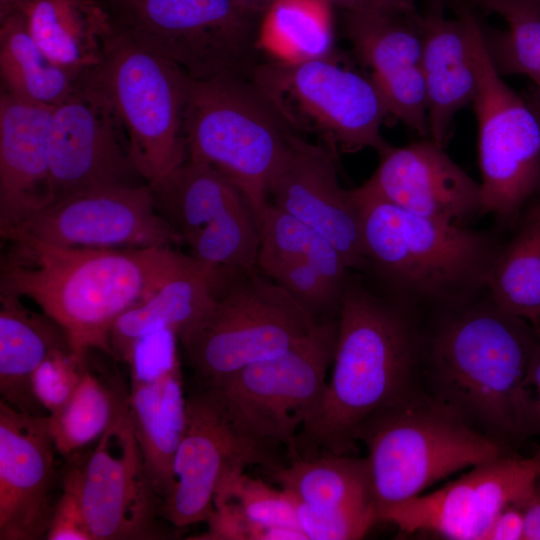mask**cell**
<instances>
[{
	"label": "cell",
	"instance_id": "obj_17",
	"mask_svg": "<svg viewBox=\"0 0 540 540\" xmlns=\"http://www.w3.org/2000/svg\"><path fill=\"white\" fill-rule=\"evenodd\" d=\"M540 478V447L532 456L512 452L472 467L438 490L418 495L379 515L404 533L425 531L445 539L485 540L496 516L520 505Z\"/></svg>",
	"mask_w": 540,
	"mask_h": 540
},
{
	"label": "cell",
	"instance_id": "obj_21",
	"mask_svg": "<svg viewBox=\"0 0 540 540\" xmlns=\"http://www.w3.org/2000/svg\"><path fill=\"white\" fill-rule=\"evenodd\" d=\"M342 12L345 36L389 114L429 137L419 15Z\"/></svg>",
	"mask_w": 540,
	"mask_h": 540
},
{
	"label": "cell",
	"instance_id": "obj_26",
	"mask_svg": "<svg viewBox=\"0 0 540 540\" xmlns=\"http://www.w3.org/2000/svg\"><path fill=\"white\" fill-rule=\"evenodd\" d=\"M23 11L43 52L79 78L101 64L117 32L94 0H29Z\"/></svg>",
	"mask_w": 540,
	"mask_h": 540
},
{
	"label": "cell",
	"instance_id": "obj_29",
	"mask_svg": "<svg viewBox=\"0 0 540 540\" xmlns=\"http://www.w3.org/2000/svg\"><path fill=\"white\" fill-rule=\"evenodd\" d=\"M268 472L296 501L312 508L331 510L374 503L366 457L330 452L292 454L289 464Z\"/></svg>",
	"mask_w": 540,
	"mask_h": 540
},
{
	"label": "cell",
	"instance_id": "obj_49",
	"mask_svg": "<svg viewBox=\"0 0 540 540\" xmlns=\"http://www.w3.org/2000/svg\"><path fill=\"white\" fill-rule=\"evenodd\" d=\"M525 98L533 107L540 119V94L535 89H533L527 96H525Z\"/></svg>",
	"mask_w": 540,
	"mask_h": 540
},
{
	"label": "cell",
	"instance_id": "obj_37",
	"mask_svg": "<svg viewBox=\"0 0 540 540\" xmlns=\"http://www.w3.org/2000/svg\"><path fill=\"white\" fill-rule=\"evenodd\" d=\"M504 31L484 29L491 59L502 76L524 75L540 94V16L509 21Z\"/></svg>",
	"mask_w": 540,
	"mask_h": 540
},
{
	"label": "cell",
	"instance_id": "obj_34",
	"mask_svg": "<svg viewBox=\"0 0 540 540\" xmlns=\"http://www.w3.org/2000/svg\"><path fill=\"white\" fill-rule=\"evenodd\" d=\"M258 223L260 247L257 257L305 261L334 286L344 289L351 270L339 251L323 235L270 202L262 211Z\"/></svg>",
	"mask_w": 540,
	"mask_h": 540
},
{
	"label": "cell",
	"instance_id": "obj_48",
	"mask_svg": "<svg viewBox=\"0 0 540 540\" xmlns=\"http://www.w3.org/2000/svg\"><path fill=\"white\" fill-rule=\"evenodd\" d=\"M239 4L258 11L260 13H265L268 8L275 3L277 0H235Z\"/></svg>",
	"mask_w": 540,
	"mask_h": 540
},
{
	"label": "cell",
	"instance_id": "obj_35",
	"mask_svg": "<svg viewBox=\"0 0 540 540\" xmlns=\"http://www.w3.org/2000/svg\"><path fill=\"white\" fill-rule=\"evenodd\" d=\"M190 256L215 268L257 266L260 229L249 203L242 199L188 244Z\"/></svg>",
	"mask_w": 540,
	"mask_h": 540
},
{
	"label": "cell",
	"instance_id": "obj_2",
	"mask_svg": "<svg viewBox=\"0 0 540 540\" xmlns=\"http://www.w3.org/2000/svg\"><path fill=\"white\" fill-rule=\"evenodd\" d=\"M337 322L331 376L290 452L352 454L362 422L418 387L423 327L415 309L351 271Z\"/></svg>",
	"mask_w": 540,
	"mask_h": 540
},
{
	"label": "cell",
	"instance_id": "obj_41",
	"mask_svg": "<svg viewBox=\"0 0 540 540\" xmlns=\"http://www.w3.org/2000/svg\"><path fill=\"white\" fill-rule=\"evenodd\" d=\"M45 539L93 540L77 492L65 474Z\"/></svg>",
	"mask_w": 540,
	"mask_h": 540
},
{
	"label": "cell",
	"instance_id": "obj_31",
	"mask_svg": "<svg viewBox=\"0 0 540 540\" xmlns=\"http://www.w3.org/2000/svg\"><path fill=\"white\" fill-rule=\"evenodd\" d=\"M486 289L501 310L540 324V205L526 215L514 238L500 247Z\"/></svg>",
	"mask_w": 540,
	"mask_h": 540
},
{
	"label": "cell",
	"instance_id": "obj_33",
	"mask_svg": "<svg viewBox=\"0 0 540 540\" xmlns=\"http://www.w3.org/2000/svg\"><path fill=\"white\" fill-rule=\"evenodd\" d=\"M129 393L106 383L88 367L69 401L48 415L56 450L68 457L99 440L128 407Z\"/></svg>",
	"mask_w": 540,
	"mask_h": 540
},
{
	"label": "cell",
	"instance_id": "obj_45",
	"mask_svg": "<svg viewBox=\"0 0 540 540\" xmlns=\"http://www.w3.org/2000/svg\"><path fill=\"white\" fill-rule=\"evenodd\" d=\"M342 11L357 13L409 14L415 12L411 0H329Z\"/></svg>",
	"mask_w": 540,
	"mask_h": 540
},
{
	"label": "cell",
	"instance_id": "obj_6",
	"mask_svg": "<svg viewBox=\"0 0 540 540\" xmlns=\"http://www.w3.org/2000/svg\"><path fill=\"white\" fill-rule=\"evenodd\" d=\"M296 128L252 79H190L184 120L187 158L213 167L259 219Z\"/></svg>",
	"mask_w": 540,
	"mask_h": 540
},
{
	"label": "cell",
	"instance_id": "obj_16",
	"mask_svg": "<svg viewBox=\"0 0 540 540\" xmlns=\"http://www.w3.org/2000/svg\"><path fill=\"white\" fill-rule=\"evenodd\" d=\"M48 156L54 201L107 186L141 184L124 128L89 73L52 109Z\"/></svg>",
	"mask_w": 540,
	"mask_h": 540
},
{
	"label": "cell",
	"instance_id": "obj_18",
	"mask_svg": "<svg viewBox=\"0 0 540 540\" xmlns=\"http://www.w3.org/2000/svg\"><path fill=\"white\" fill-rule=\"evenodd\" d=\"M269 202L323 235L351 271L367 272L359 209L327 146L294 134L271 180Z\"/></svg>",
	"mask_w": 540,
	"mask_h": 540
},
{
	"label": "cell",
	"instance_id": "obj_43",
	"mask_svg": "<svg viewBox=\"0 0 540 540\" xmlns=\"http://www.w3.org/2000/svg\"><path fill=\"white\" fill-rule=\"evenodd\" d=\"M485 540H524V517L516 504L506 506L492 522Z\"/></svg>",
	"mask_w": 540,
	"mask_h": 540
},
{
	"label": "cell",
	"instance_id": "obj_9",
	"mask_svg": "<svg viewBox=\"0 0 540 540\" xmlns=\"http://www.w3.org/2000/svg\"><path fill=\"white\" fill-rule=\"evenodd\" d=\"M111 102L132 163L146 183L187 158L184 133L190 77L117 29L101 64L89 72Z\"/></svg>",
	"mask_w": 540,
	"mask_h": 540
},
{
	"label": "cell",
	"instance_id": "obj_10",
	"mask_svg": "<svg viewBox=\"0 0 540 540\" xmlns=\"http://www.w3.org/2000/svg\"><path fill=\"white\" fill-rule=\"evenodd\" d=\"M459 4L477 75L472 104L478 126L482 214L509 222L540 188V119L526 98L503 80L489 54L483 26L470 7Z\"/></svg>",
	"mask_w": 540,
	"mask_h": 540
},
{
	"label": "cell",
	"instance_id": "obj_51",
	"mask_svg": "<svg viewBox=\"0 0 540 540\" xmlns=\"http://www.w3.org/2000/svg\"><path fill=\"white\" fill-rule=\"evenodd\" d=\"M412 2H414V0H411Z\"/></svg>",
	"mask_w": 540,
	"mask_h": 540
},
{
	"label": "cell",
	"instance_id": "obj_27",
	"mask_svg": "<svg viewBox=\"0 0 540 540\" xmlns=\"http://www.w3.org/2000/svg\"><path fill=\"white\" fill-rule=\"evenodd\" d=\"M128 412L145 466L163 498L173 482V463L186 425L180 363L160 379L131 385Z\"/></svg>",
	"mask_w": 540,
	"mask_h": 540
},
{
	"label": "cell",
	"instance_id": "obj_50",
	"mask_svg": "<svg viewBox=\"0 0 540 540\" xmlns=\"http://www.w3.org/2000/svg\"><path fill=\"white\" fill-rule=\"evenodd\" d=\"M444 0H427V10H443Z\"/></svg>",
	"mask_w": 540,
	"mask_h": 540
},
{
	"label": "cell",
	"instance_id": "obj_23",
	"mask_svg": "<svg viewBox=\"0 0 540 540\" xmlns=\"http://www.w3.org/2000/svg\"><path fill=\"white\" fill-rule=\"evenodd\" d=\"M456 14V19H447L443 10H426L418 16L429 138L442 146L455 115L472 103L477 89L466 17L459 3Z\"/></svg>",
	"mask_w": 540,
	"mask_h": 540
},
{
	"label": "cell",
	"instance_id": "obj_40",
	"mask_svg": "<svg viewBox=\"0 0 540 540\" xmlns=\"http://www.w3.org/2000/svg\"><path fill=\"white\" fill-rule=\"evenodd\" d=\"M177 340L176 334L169 329H160L134 340L120 359L129 368L131 385L152 383L178 365Z\"/></svg>",
	"mask_w": 540,
	"mask_h": 540
},
{
	"label": "cell",
	"instance_id": "obj_5",
	"mask_svg": "<svg viewBox=\"0 0 540 540\" xmlns=\"http://www.w3.org/2000/svg\"><path fill=\"white\" fill-rule=\"evenodd\" d=\"M365 444L379 515L453 473L512 452L470 427L419 387L368 416L356 433Z\"/></svg>",
	"mask_w": 540,
	"mask_h": 540
},
{
	"label": "cell",
	"instance_id": "obj_7",
	"mask_svg": "<svg viewBox=\"0 0 540 540\" xmlns=\"http://www.w3.org/2000/svg\"><path fill=\"white\" fill-rule=\"evenodd\" d=\"M319 321L257 266L220 268L211 307L181 343L200 388L209 389L287 351Z\"/></svg>",
	"mask_w": 540,
	"mask_h": 540
},
{
	"label": "cell",
	"instance_id": "obj_1",
	"mask_svg": "<svg viewBox=\"0 0 540 540\" xmlns=\"http://www.w3.org/2000/svg\"><path fill=\"white\" fill-rule=\"evenodd\" d=\"M422 329L418 387L505 448L527 440L525 377L540 340L535 326L488 297L436 312Z\"/></svg>",
	"mask_w": 540,
	"mask_h": 540
},
{
	"label": "cell",
	"instance_id": "obj_13",
	"mask_svg": "<svg viewBox=\"0 0 540 540\" xmlns=\"http://www.w3.org/2000/svg\"><path fill=\"white\" fill-rule=\"evenodd\" d=\"M73 483L93 540L164 539L162 498L145 466L128 407L82 464L64 473Z\"/></svg>",
	"mask_w": 540,
	"mask_h": 540
},
{
	"label": "cell",
	"instance_id": "obj_19",
	"mask_svg": "<svg viewBox=\"0 0 540 540\" xmlns=\"http://www.w3.org/2000/svg\"><path fill=\"white\" fill-rule=\"evenodd\" d=\"M55 451L48 415L0 400V540L46 538L56 504Z\"/></svg>",
	"mask_w": 540,
	"mask_h": 540
},
{
	"label": "cell",
	"instance_id": "obj_3",
	"mask_svg": "<svg viewBox=\"0 0 540 540\" xmlns=\"http://www.w3.org/2000/svg\"><path fill=\"white\" fill-rule=\"evenodd\" d=\"M1 292L34 301L65 331L73 353L112 356L110 332L185 260L171 247L67 248L30 239L8 241Z\"/></svg>",
	"mask_w": 540,
	"mask_h": 540
},
{
	"label": "cell",
	"instance_id": "obj_52",
	"mask_svg": "<svg viewBox=\"0 0 540 540\" xmlns=\"http://www.w3.org/2000/svg\"><path fill=\"white\" fill-rule=\"evenodd\" d=\"M538 204L540 205V202Z\"/></svg>",
	"mask_w": 540,
	"mask_h": 540
},
{
	"label": "cell",
	"instance_id": "obj_36",
	"mask_svg": "<svg viewBox=\"0 0 540 540\" xmlns=\"http://www.w3.org/2000/svg\"><path fill=\"white\" fill-rule=\"evenodd\" d=\"M214 498L235 502L253 525L300 528L295 499L283 489H275L261 479L246 475L244 470H237L223 480Z\"/></svg>",
	"mask_w": 540,
	"mask_h": 540
},
{
	"label": "cell",
	"instance_id": "obj_25",
	"mask_svg": "<svg viewBox=\"0 0 540 540\" xmlns=\"http://www.w3.org/2000/svg\"><path fill=\"white\" fill-rule=\"evenodd\" d=\"M20 299L0 292L1 400L25 414L48 415L34 395L33 376L50 354L71 346L58 323Z\"/></svg>",
	"mask_w": 540,
	"mask_h": 540
},
{
	"label": "cell",
	"instance_id": "obj_14",
	"mask_svg": "<svg viewBox=\"0 0 540 540\" xmlns=\"http://www.w3.org/2000/svg\"><path fill=\"white\" fill-rule=\"evenodd\" d=\"M271 444L240 434L211 389L186 399L185 430L175 454L173 482L162 500L161 516L175 528L207 521L214 495L228 476L250 465L267 471L279 465Z\"/></svg>",
	"mask_w": 540,
	"mask_h": 540
},
{
	"label": "cell",
	"instance_id": "obj_47",
	"mask_svg": "<svg viewBox=\"0 0 540 540\" xmlns=\"http://www.w3.org/2000/svg\"><path fill=\"white\" fill-rule=\"evenodd\" d=\"M28 2L29 0H0V19L14 11L24 10Z\"/></svg>",
	"mask_w": 540,
	"mask_h": 540
},
{
	"label": "cell",
	"instance_id": "obj_44",
	"mask_svg": "<svg viewBox=\"0 0 540 540\" xmlns=\"http://www.w3.org/2000/svg\"><path fill=\"white\" fill-rule=\"evenodd\" d=\"M525 386L534 387L536 395L531 394L526 434L527 438L540 435V340L534 346L525 377Z\"/></svg>",
	"mask_w": 540,
	"mask_h": 540
},
{
	"label": "cell",
	"instance_id": "obj_4",
	"mask_svg": "<svg viewBox=\"0 0 540 540\" xmlns=\"http://www.w3.org/2000/svg\"><path fill=\"white\" fill-rule=\"evenodd\" d=\"M358 206L367 272L378 286L418 310L436 312L477 299L500 249L486 233L410 213L366 190Z\"/></svg>",
	"mask_w": 540,
	"mask_h": 540
},
{
	"label": "cell",
	"instance_id": "obj_38",
	"mask_svg": "<svg viewBox=\"0 0 540 540\" xmlns=\"http://www.w3.org/2000/svg\"><path fill=\"white\" fill-rule=\"evenodd\" d=\"M296 512L308 540L361 539L379 521L374 503L325 510L296 501Z\"/></svg>",
	"mask_w": 540,
	"mask_h": 540
},
{
	"label": "cell",
	"instance_id": "obj_22",
	"mask_svg": "<svg viewBox=\"0 0 540 540\" xmlns=\"http://www.w3.org/2000/svg\"><path fill=\"white\" fill-rule=\"evenodd\" d=\"M52 109L1 91V236L55 199L48 156Z\"/></svg>",
	"mask_w": 540,
	"mask_h": 540
},
{
	"label": "cell",
	"instance_id": "obj_20",
	"mask_svg": "<svg viewBox=\"0 0 540 540\" xmlns=\"http://www.w3.org/2000/svg\"><path fill=\"white\" fill-rule=\"evenodd\" d=\"M380 160L362 186L374 195L422 217L464 225L482 214L480 183L426 137L379 153Z\"/></svg>",
	"mask_w": 540,
	"mask_h": 540
},
{
	"label": "cell",
	"instance_id": "obj_12",
	"mask_svg": "<svg viewBox=\"0 0 540 540\" xmlns=\"http://www.w3.org/2000/svg\"><path fill=\"white\" fill-rule=\"evenodd\" d=\"M252 80L296 129L310 125L334 153L373 148L379 154L390 145L381 135L389 112L378 88L369 75L342 65L335 55L298 63L265 61Z\"/></svg>",
	"mask_w": 540,
	"mask_h": 540
},
{
	"label": "cell",
	"instance_id": "obj_46",
	"mask_svg": "<svg viewBox=\"0 0 540 540\" xmlns=\"http://www.w3.org/2000/svg\"><path fill=\"white\" fill-rule=\"evenodd\" d=\"M518 506L524 517V540H540V478Z\"/></svg>",
	"mask_w": 540,
	"mask_h": 540
},
{
	"label": "cell",
	"instance_id": "obj_42",
	"mask_svg": "<svg viewBox=\"0 0 540 540\" xmlns=\"http://www.w3.org/2000/svg\"><path fill=\"white\" fill-rule=\"evenodd\" d=\"M468 7H479L504 17L506 21L520 17L540 16V0H463Z\"/></svg>",
	"mask_w": 540,
	"mask_h": 540
},
{
	"label": "cell",
	"instance_id": "obj_39",
	"mask_svg": "<svg viewBox=\"0 0 540 540\" xmlns=\"http://www.w3.org/2000/svg\"><path fill=\"white\" fill-rule=\"evenodd\" d=\"M87 363L71 349L50 354L33 376V392L39 404L50 415L61 409L76 390Z\"/></svg>",
	"mask_w": 540,
	"mask_h": 540
},
{
	"label": "cell",
	"instance_id": "obj_15",
	"mask_svg": "<svg viewBox=\"0 0 540 540\" xmlns=\"http://www.w3.org/2000/svg\"><path fill=\"white\" fill-rule=\"evenodd\" d=\"M1 237L67 248H173L182 243L158 214L148 183L107 186L54 201Z\"/></svg>",
	"mask_w": 540,
	"mask_h": 540
},
{
	"label": "cell",
	"instance_id": "obj_30",
	"mask_svg": "<svg viewBox=\"0 0 540 540\" xmlns=\"http://www.w3.org/2000/svg\"><path fill=\"white\" fill-rule=\"evenodd\" d=\"M2 91L23 101L54 107L74 90L79 77L54 63L30 33L26 14L0 19Z\"/></svg>",
	"mask_w": 540,
	"mask_h": 540
},
{
	"label": "cell",
	"instance_id": "obj_8",
	"mask_svg": "<svg viewBox=\"0 0 540 540\" xmlns=\"http://www.w3.org/2000/svg\"><path fill=\"white\" fill-rule=\"evenodd\" d=\"M120 32L193 80L252 79L263 13L235 0H114Z\"/></svg>",
	"mask_w": 540,
	"mask_h": 540
},
{
	"label": "cell",
	"instance_id": "obj_28",
	"mask_svg": "<svg viewBox=\"0 0 540 540\" xmlns=\"http://www.w3.org/2000/svg\"><path fill=\"white\" fill-rule=\"evenodd\" d=\"M148 186L158 214L186 244L245 199L221 172L190 159Z\"/></svg>",
	"mask_w": 540,
	"mask_h": 540
},
{
	"label": "cell",
	"instance_id": "obj_32",
	"mask_svg": "<svg viewBox=\"0 0 540 540\" xmlns=\"http://www.w3.org/2000/svg\"><path fill=\"white\" fill-rule=\"evenodd\" d=\"M259 48L270 60L298 63L334 55L329 0H277L264 13Z\"/></svg>",
	"mask_w": 540,
	"mask_h": 540
},
{
	"label": "cell",
	"instance_id": "obj_11",
	"mask_svg": "<svg viewBox=\"0 0 540 540\" xmlns=\"http://www.w3.org/2000/svg\"><path fill=\"white\" fill-rule=\"evenodd\" d=\"M337 317L322 319L287 351L251 364L211 389L243 436L291 450L319 406L333 361Z\"/></svg>",
	"mask_w": 540,
	"mask_h": 540
},
{
	"label": "cell",
	"instance_id": "obj_24",
	"mask_svg": "<svg viewBox=\"0 0 540 540\" xmlns=\"http://www.w3.org/2000/svg\"><path fill=\"white\" fill-rule=\"evenodd\" d=\"M218 275L219 268L187 255L148 297L115 321L110 332L112 356L120 360L134 340L160 329L185 340L211 307Z\"/></svg>",
	"mask_w": 540,
	"mask_h": 540
}]
</instances>
